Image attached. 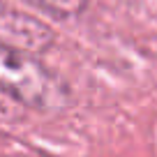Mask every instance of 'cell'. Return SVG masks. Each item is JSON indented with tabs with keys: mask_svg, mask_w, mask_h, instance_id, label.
I'll return each mask as SVG.
<instances>
[{
	"mask_svg": "<svg viewBox=\"0 0 157 157\" xmlns=\"http://www.w3.org/2000/svg\"><path fill=\"white\" fill-rule=\"evenodd\" d=\"M0 42L30 53H42L53 44V30L39 19L14 10L5 0H0Z\"/></svg>",
	"mask_w": 157,
	"mask_h": 157,
	"instance_id": "cell-2",
	"label": "cell"
},
{
	"mask_svg": "<svg viewBox=\"0 0 157 157\" xmlns=\"http://www.w3.org/2000/svg\"><path fill=\"white\" fill-rule=\"evenodd\" d=\"M0 93L37 111H58L69 104V93L35 53L0 42Z\"/></svg>",
	"mask_w": 157,
	"mask_h": 157,
	"instance_id": "cell-1",
	"label": "cell"
},
{
	"mask_svg": "<svg viewBox=\"0 0 157 157\" xmlns=\"http://www.w3.org/2000/svg\"><path fill=\"white\" fill-rule=\"evenodd\" d=\"M25 2L46 12V14H51V16H58V19L78 16L86 10V5H88V0H25Z\"/></svg>",
	"mask_w": 157,
	"mask_h": 157,
	"instance_id": "cell-3",
	"label": "cell"
}]
</instances>
